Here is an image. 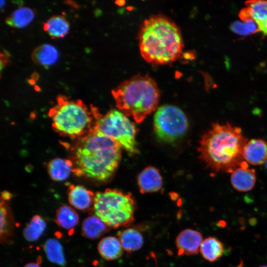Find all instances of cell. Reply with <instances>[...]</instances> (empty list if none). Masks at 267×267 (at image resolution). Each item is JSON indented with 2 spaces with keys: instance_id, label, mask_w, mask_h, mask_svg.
<instances>
[{
  "instance_id": "cell-23",
  "label": "cell",
  "mask_w": 267,
  "mask_h": 267,
  "mask_svg": "<svg viewBox=\"0 0 267 267\" xmlns=\"http://www.w3.org/2000/svg\"><path fill=\"white\" fill-rule=\"evenodd\" d=\"M34 11L29 7H22L15 10L5 19L9 26L21 28L28 25L33 20Z\"/></svg>"
},
{
  "instance_id": "cell-20",
  "label": "cell",
  "mask_w": 267,
  "mask_h": 267,
  "mask_svg": "<svg viewBox=\"0 0 267 267\" xmlns=\"http://www.w3.org/2000/svg\"><path fill=\"white\" fill-rule=\"evenodd\" d=\"M224 246L218 238L209 236L202 241L200 251L203 258L210 262H214L223 254Z\"/></svg>"
},
{
  "instance_id": "cell-15",
  "label": "cell",
  "mask_w": 267,
  "mask_h": 267,
  "mask_svg": "<svg viewBox=\"0 0 267 267\" xmlns=\"http://www.w3.org/2000/svg\"><path fill=\"white\" fill-rule=\"evenodd\" d=\"M111 227L96 215L85 218L82 224V234L86 238L94 240L109 232Z\"/></svg>"
},
{
  "instance_id": "cell-13",
  "label": "cell",
  "mask_w": 267,
  "mask_h": 267,
  "mask_svg": "<svg viewBox=\"0 0 267 267\" xmlns=\"http://www.w3.org/2000/svg\"><path fill=\"white\" fill-rule=\"evenodd\" d=\"M137 182L141 193H151L159 190L162 186V178L155 167L149 166L138 175Z\"/></svg>"
},
{
  "instance_id": "cell-32",
  "label": "cell",
  "mask_w": 267,
  "mask_h": 267,
  "mask_svg": "<svg viewBox=\"0 0 267 267\" xmlns=\"http://www.w3.org/2000/svg\"><path fill=\"white\" fill-rule=\"evenodd\" d=\"M258 267H267V265H262V266H260Z\"/></svg>"
},
{
  "instance_id": "cell-31",
  "label": "cell",
  "mask_w": 267,
  "mask_h": 267,
  "mask_svg": "<svg viewBox=\"0 0 267 267\" xmlns=\"http://www.w3.org/2000/svg\"><path fill=\"white\" fill-rule=\"evenodd\" d=\"M265 168H266V169L267 170V160L266 162L265 163Z\"/></svg>"
},
{
  "instance_id": "cell-22",
  "label": "cell",
  "mask_w": 267,
  "mask_h": 267,
  "mask_svg": "<svg viewBox=\"0 0 267 267\" xmlns=\"http://www.w3.org/2000/svg\"><path fill=\"white\" fill-rule=\"evenodd\" d=\"M79 221L78 213L70 206H62L56 212L55 222L65 229H73L77 225Z\"/></svg>"
},
{
  "instance_id": "cell-9",
  "label": "cell",
  "mask_w": 267,
  "mask_h": 267,
  "mask_svg": "<svg viewBox=\"0 0 267 267\" xmlns=\"http://www.w3.org/2000/svg\"><path fill=\"white\" fill-rule=\"evenodd\" d=\"M203 241L201 233L192 229H185L178 235L176 244L178 255L191 256L200 251Z\"/></svg>"
},
{
  "instance_id": "cell-8",
  "label": "cell",
  "mask_w": 267,
  "mask_h": 267,
  "mask_svg": "<svg viewBox=\"0 0 267 267\" xmlns=\"http://www.w3.org/2000/svg\"><path fill=\"white\" fill-rule=\"evenodd\" d=\"M188 127L184 112L171 105L160 106L154 117V128L157 137L166 142H172L181 138Z\"/></svg>"
},
{
  "instance_id": "cell-6",
  "label": "cell",
  "mask_w": 267,
  "mask_h": 267,
  "mask_svg": "<svg viewBox=\"0 0 267 267\" xmlns=\"http://www.w3.org/2000/svg\"><path fill=\"white\" fill-rule=\"evenodd\" d=\"M135 202L131 193L107 189L95 194L93 210L111 228L126 227L134 221Z\"/></svg>"
},
{
  "instance_id": "cell-26",
  "label": "cell",
  "mask_w": 267,
  "mask_h": 267,
  "mask_svg": "<svg viewBox=\"0 0 267 267\" xmlns=\"http://www.w3.org/2000/svg\"><path fill=\"white\" fill-rule=\"evenodd\" d=\"M230 29L233 33L243 36L250 35L260 32L254 20L235 21L230 24Z\"/></svg>"
},
{
  "instance_id": "cell-25",
  "label": "cell",
  "mask_w": 267,
  "mask_h": 267,
  "mask_svg": "<svg viewBox=\"0 0 267 267\" xmlns=\"http://www.w3.org/2000/svg\"><path fill=\"white\" fill-rule=\"evenodd\" d=\"M44 250L49 261L61 266L65 265L66 261L63 248L57 239H48L44 244Z\"/></svg>"
},
{
  "instance_id": "cell-10",
  "label": "cell",
  "mask_w": 267,
  "mask_h": 267,
  "mask_svg": "<svg viewBox=\"0 0 267 267\" xmlns=\"http://www.w3.org/2000/svg\"><path fill=\"white\" fill-rule=\"evenodd\" d=\"M256 176L254 169L249 168L246 161L241 163L230 176V182L233 188L240 192L251 190L255 186Z\"/></svg>"
},
{
  "instance_id": "cell-1",
  "label": "cell",
  "mask_w": 267,
  "mask_h": 267,
  "mask_svg": "<svg viewBox=\"0 0 267 267\" xmlns=\"http://www.w3.org/2000/svg\"><path fill=\"white\" fill-rule=\"evenodd\" d=\"M247 142L240 128L229 123H215L199 140V157L213 172L232 173L243 162Z\"/></svg>"
},
{
  "instance_id": "cell-21",
  "label": "cell",
  "mask_w": 267,
  "mask_h": 267,
  "mask_svg": "<svg viewBox=\"0 0 267 267\" xmlns=\"http://www.w3.org/2000/svg\"><path fill=\"white\" fill-rule=\"evenodd\" d=\"M69 28V22L61 15L53 16L44 24V30L52 38L64 37L68 33Z\"/></svg>"
},
{
  "instance_id": "cell-19",
  "label": "cell",
  "mask_w": 267,
  "mask_h": 267,
  "mask_svg": "<svg viewBox=\"0 0 267 267\" xmlns=\"http://www.w3.org/2000/svg\"><path fill=\"white\" fill-rule=\"evenodd\" d=\"M58 56V52L55 47L45 44L34 49L32 54V59L35 64L47 67L56 62Z\"/></svg>"
},
{
  "instance_id": "cell-24",
  "label": "cell",
  "mask_w": 267,
  "mask_h": 267,
  "mask_svg": "<svg viewBox=\"0 0 267 267\" xmlns=\"http://www.w3.org/2000/svg\"><path fill=\"white\" fill-rule=\"evenodd\" d=\"M46 227L44 219L40 215H35L24 228V237L28 241H35L44 233Z\"/></svg>"
},
{
  "instance_id": "cell-5",
  "label": "cell",
  "mask_w": 267,
  "mask_h": 267,
  "mask_svg": "<svg viewBox=\"0 0 267 267\" xmlns=\"http://www.w3.org/2000/svg\"><path fill=\"white\" fill-rule=\"evenodd\" d=\"M48 114L56 132L81 139L94 131L101 115L95 107L89 108L81 100H69L62 95L58 96L57 104L50 109Z\"/></svg>"
},
{
  "instance_id": "cell-4",
  "label": "cell",
  "mask_w": 267,
  "mask_h": 267,
  "mask_svg": "<svg viewBox=\"0 0 267 267\" xmlns=\"http://www.w3.org/2000/svg\"><path fill=\"white\" fill-rule=\"evenodd\" d=\"M112 93L118 109L137 123L156 109L160 97L156 83L146 75H137L124 81Z\"/></svg>"
},
{
  "instance_id": "cell-7",
  "label": "cell",
  "mask_w": 267,
  "mask_h": 267,
  "mask_svg": "<svg viewBox=\"0 0 267 267\" xmlns=\"http://www.w3.org/2000/svg\"><path fill=\"white\" fill-rule=\"evenodd\" d=\"M94 131L111 138L130 154L138 152L136 127L121 111L112 109L101 114Z\"/></svg>"
},
{
  "instance_id": "cell-30",
  "label": "cell",
  "mask_w": 267,
  "mask_h": 267,
  "mask_svg": "<svg viewBox=\"0 0 267 267\" xmlns=\"http://www.w3.org/2000/svg\"><path fill=\"white\" fill-rule=\"evenodd\" d=\"M5 1L4 0H0V9L1 10L3 8V6L5 5Z\"/></svg>"
},
{
  "instance_id": "cell-3",
  "label": "cell",
  "mask_w": 267,
  "mask_h": 267,
  "mask_svg": "<svg viewBox=\"0 0 267 267\" xmlns=\"http://www.w3.org/2000/svg\"><path fill=\"white\" fill-rule=\"evenodd\" d=\"M138 37L142 57L152 64L172 63L182 53L181 31L172 20L164 15H154L145 20Z\"/></svg>"
},
{
  "instance_id": "cell-28",
  "label": "cell",
  "mask_w": 267,
  "mask_h": 267,
  "mask_svg": "<svg viewBox=\"0 0 267 267\" xmlns=\"http://www.w3.org/2000/svg\"><path fill=\"white\" fill-rule=\"evenodd\" d=\"M12 197L11 194L6 191H3L1 193V199L3 201H7L10 199Z\"/></svg>"
},
{
  "instance_id": "cell-17",
  "label": "cell",
  "mask_w": 267,
  "mask_h": 267,
  "mask_svg": "<svg viewBox=\"0 0 267 267\" xmlns=\"http://www.w3.org/2000/svg\"><path fill=\"white\" fill-rule=\"evenodd\" d=\"M47 172L53 180H65L69 178L71 173L74 172L73 163L70 160L54 158L48 163Z\"/></svg>"
},
{
  "instance_id": "cell-11",
  "label": "cell",
  "mask_w": 267,
  "mask_h": 267,
  "mask_svg": "<svg viewBox=\"0 0 267 267\" xmlns=\"http://www.w3.org/2000/svg\"><path fill=\"white\" fill-rule=\"evenodd\" d=\"M95 194L83 185H71L68 191L70 204L76 209L87 211L93 210Z\"/></svg>"
},
{
  "instance_id": "cell-29",
  "label": "cell",
  "mask_w": 267,
  "mask_h": 267,
  "mask_svg": "<svg viewBox=\"0 0 267 267\" xmlns=\"http://www.w3.org/2000/svg\"><path fill=\"white\" fill-rule=\"evenodd\" d=\"M24 267H41L38 264L35 263H30L26 265Z\"/></svg>"
},
{
  "instance_id": "cell-12",
  "label": "cell",
  "mask_w": 267,
  "mask_h": 267,
  "mask_svg": "<svg viewBox=\"0 0 267 267\" xmlns=\"http://www.w3.org/2000/svg\"><path fill=\"white\" fill-rule=\"evenodd\" d=\"M243 158L246 162L259 166L267 160V141L262 138H254L246 144L243 151Z\"/></svg>"
},
{
  "instance_id": "cell-16",
  "label": "cell",
  "mask_w": 267,
  "mask_h": 267,
  "mask_svg": "<svg viewBox=\"0 0 267 267\" xmlns=\"http://www.w3.org/2000/svg\"><path fill=\"white\" fill-rule=\"evenodd\" d=\"M117 235L123 249L131 253L140 249L143 244V238L138 229L131 227L120 230Z\"/></svg>"
},
{
  "instance_id": "cell-2",
  "label": "cell",
  "mask_w": 267,
  "mask_h": 267,
  "mask_svg": "<svg viewBox=\"0 0 267 267\" xmlns=\"http://www.w3.org/2000/svg\"><path fill=\"white\" fill-rule=\"evenodd\" d=\"M121 148L111 138L93 131L74 148L73 173L99 182L108 180L118 167Z\"/></svg>"
},
{
  "instance_id": "cell-14",
  "label": "cell",
  "mask_w": 267,
  "mask_h": 267,
  "mask_svg": "<svg viewBox=\"0 0 267 267\" xmlns=\"http://www.w3.org/2000/svg\"><path fill=\"white\" fill-rule=\"evenodd\" d=\"M97 250L102 258L107 261L118 259L123 254V248L119 239L108 236L102 238L97 244Z\"/></svg>"
},
{
  "instance_id": "cell-27",
  "label": "cell",
  "mask_w": 267,
  "mask_h": 267,
  "mask_svg": "<svg viewBox=\"0 0 267 267\" xmlns=\"http://www.w3.org/2000/svg\"><path fill=\"white\" fill-rule=\"evenodd\" d=\"M0 238L1 241L5 240L9 236L10 218L4 201L1 200L0 204Z\"/></svg>"
},
{
  "instance_id": "cell-18",
  "label": "cell",
  "mask_w": 267,
  "mask_h": 267,
  "mask_svg": "<svg viewBox=\"0 0 267 267\" xmlns=\"http://www.w3.org/2000/svg\"><path fill=\"white\" fill-rule=\"evenodd\" d=\"M245 4L260 31L267 36V0H249Z\"/></svg>"
}]
</instances>
